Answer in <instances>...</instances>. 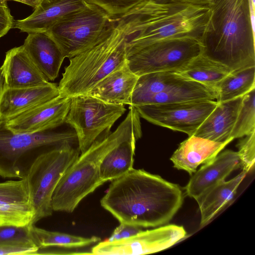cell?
<instances>
[{
    "label": "cell",
    "instance_id": "obj_4",
    "mask_svg": "<svg viewBox=\"0 0 255 255\" xmlns=\"http://www.w3.org/2000/svg\"><path fill=\"white\" fill-rule=\"evenodd\" d=\"M140 118L133 106L116 129L96 140L66 170L52 195L54 211L72 213L80 202L104 183L100 177L103 157L134 131L141 129Z\"/></svg>",
    "mask_w": 255,
    "mask_h": 255
},
{
    "label": "cell",
    "instance_id": "obj_38",
    "mask_svg": "<svg viewBox=\"0 0 255 255\" xmlns=\"http://www.w3.org/2000/svg\"><path fill=\"white\" fill-rule=\"evenodd\" d=\"M13 0L23 3L35 8L38 4L39 0Z\"/></svg>",
    "mask_w": 255,
    "mask_h": 255
},
{
    "label": "cell",
    "instance_id": "obj_11",
    "mask_svg": "<svg viewBox=\"0 0 255 255\" xmlns=\"http://www.w3.org/2000/svg\"><path fill=\"white\" fill-rule=\"evenodd\" d=\"M217 104L216 101L201 100L134 107L139 116L148 122L184 132L189 136L194 135Z\"/></svg>",
    "mask_w": 255,
    "mask_h": 255
},
{
    "label": "cell",
    "instance_id": "obj_25",
    "mask_svg": "<svg viewBox=\"0 0 255 255\" xmlns=\"http://www.w3.org/2000/svg\"><path fill=\"white\" fill-rule=\"evenodd\" d=\"M232 71L227 66L201 53L179 72L188 79L215 88Z\"/></svg>",
    "mask_w": 255,
    "mask_h": 255
},
{
    "label": "cell",
    "instance_id": "obj_8",
    "mask_svg": "<svg viewBox=\"0 0 255 255\" xmlns=\"http://www.w3.org/2000/svg\"><path fill=\"white\" fill-rule=\"evenodd\" d=\"M113 17L93 3L64 16L46 32L60 48L65 58L93 46L110 25Z\"/></svg>",
    "mask_w": 255,
    "mask_h": 255
},
{
    "label": "cell",
    "instance_id": "obj_15",
    "mask_svg": "<svg viewBox=\"0 0 255 255\" xmlns=\"http://www.w3.org/2000/svg\"><path fill=\"white\" fill-rule=\"evenodd\" d=\"M91 3V0H39L32 14L15 21L14 26L28 33L46 31L64 16Z\"/></svg>",
    "mask_w": 255,
    "mask_h": 255
},
{
    "label": "cell",
    "instance_id": "obj_10",
    "mask_svg": "<svg viewBox=\"0 0 255 255\" xmlns=\"http://www.w3.org/2000/svg\"><path fill=\"white\" fill-rule=\"evenodd\" d=\"M126 111L124 105L108 103L88 95L72 98L65 123L75 131L81 154L99 138L110 133Z\"/></svg>",
    "mask_w": 255,
    "mask_h": 255
},
{
    "label": "cell",
    "instance_id": "obj_21",
    "mask_svg": "<svg viewBox=\"0 0 255 255\" xmlns=\"http://www.w3.org/2000/svg\"><path fill=\"white\" fill-rule=\"evenodd\" d=\"M243 97L217 103L194 135L217 142L232 141L233 139L231 137V133Z\"/></svg>",
    "mask_w": 255,
    "mask_h": 255
},
{
    "label": "cell",
    "instance_id": "obj_13",
    "mask_svg": "<svg viewBox=\"0 0 255 255\" xmlns=\"http://www.w3.org/2000/svg\"><path fill=\"white\" fill-rule=\"evenodd\" d=\"M71 98L60 95L5 121L7 127L18 133H31L55 129L64 124Z\"/></svg>",
    "mask_w": 255,
    "mask_h": 255
},
{
    "label": "cell",
    "instance_id": "obj_5",
    "mask_svg": "<svg viewBox=\"0 0 255 255\" xmlns=\"http://www.w3.org/2000/svg\"><path fill=\"white\" fill-rule=\"evenodd\" d=\"M126 63L125 34L113 17L96 44L69 59L58 85L60 95L70 98L85 95L102 79Z\"/></svg>",
    "mask_w": 255,
    "mask_h": 255
},
{
    "label": "cell",
    "instance_id": "obj_20",
    "mask_svg": "<svg viewBox=\"0 0 255 255\" xmlns=\"http://www.w3.org/2000/svg\"><path fill=\"white\" fill-rule=\"evenodd\" d=\"M138 77L129 69L126 63L102 79L86 95L108 103L130 105L131 95Z\"/></svg>",
    "mask_w": 255,
    "mask_h": 255
},
{
    "label": "cell",
    "instance_id": "obj_19",
    "mask_svg": "<svg viewBox=\"0 0 255 255\" xmlns=\"http://www.w3.org/2000/svg\"><path fill=\"white\" fill-rule=\"evenodd\" d=\"M1 68L7 88L33 87L50 83L29 58L22 45L14 47L6 53Z\"/></svg>",
    "mask_w": 255,
    "mask_h": 255
},
{
    "label": "cell",
    "instance_id": "obj_35",
    "mask_svg": "<svg viewBox=\"0 0 255 255\" xmlns=\"http://www.w3.org/2000/svg\"><path fill=\"white\" fill-rule=\"evenodd\" d=\"M38 249L0 246V255H34Z\"/></svg>",
    "mask_w": 255,
    "mask_h": 255
},
{
    "label": "cell",
    "instance_id": "obj_28",
    "mask_svg": "<svg viewBox=\"0 0 255 255\" xmlns=\"http://www.w3.org/2000/svg\"><path fill=\"white\" fill-rule=\"evenodd\" d=\"M255 131V88L243 96L231 137L241 138Z\"/></svg>",
    "mask_w": 255,
    "mask_h": 255
},
{
    "label": "cell",
    "instance_id": "obj_3",
    "mask_svg": "<svg viewBox=\"0 0 255 255\" xmlns=\"http://www.w3.org/2000/svg\"><path fill=\"white\" fill-rule=\"evenodd\" d=\"M250 0H214L200 39L202 54L232 70L255 66Z\"/></svg>",
    "mask_w": 255,
    "mask_h": 255
},
{
    "label": "cell",
    "instance_id": "obj_22",
    "mask_svg": "<svg viewBox=\"0 0 255 255\" xmlns=\"http://www.w3.org/2000/svg\"><path fill=\"white\" fill-rule=\"evenodd\" d=\"M247 173L242 171L233 178L210 186L195 200L200 210V226L207 225L234 198Z\"/></svg>",
    "mask_w": 255,
    "mask_h": 255
},
{
    "label": "cell",
    "instance_id": "obj_30",
    "mask_svg": "<svg viewBox=\"0 0 255 255\" xmlns=\"http://www.w3.org/2000/svg\"><path fill=\"white\" fill-rule=\"evenodd\" d=\"M29 203L26 180H8L0 182V204Z\"/></svg>",
    "mask_w": 255,
    "mask_h": 255
},
{
    "label": "cell",
    "instance_id": "obj_39",
    "mask_svg": "<svg viewBox=\"0 0 255 255\" xmlns=\"http://www.w3.org/2000/svg\"><path fill=\"white\" fill-rule=\"evenodd\" d=\"M6 1V0H0V7L7 6Z\"/></svg>",
    "mask_w": 255,
    "mask_h": 255
},
{
    "label": "cell",
    "instance_id": "obj_9",
    "mask_svg": "<svg viewBox=\"0 0 255 255\" xmlns=\"http://www.w3.org/2000/svg\"><path fill=\"white\" fill-rule=\"evenodd\" d=\"M202 53L200 40L192 36L167 38L127 56V64L137 76L162 71H181Z\"/></svg>",
    "mask_w": 255,
    "mask_h": 255
},
{
    "label": "cell",
    "instance_id": "obj_1",
    "mask_svg": "<svg viewBox=\"0 0 255 255\" xmlns=\"http://www.w3.org/2000/svg\"><path fill=\"white\" fill-rule=\"evenodd\" d=\"M183 199L178 184L133 168L112 181L100 203L120 223L155 228L170 222Z\"/></svg>",
    "mask_w": 255,
    "mask_h": 255
},
{
    "label": "cell",
    "instance_id": "obj_36",
    "mask_svg": "<svg viewBox=\"0 0 255 255\" xmlns=\"http://www.w3.org/2000/svg\"><path fill=\"white\" fill-rule=\"evenodd\" d=\"M173 1L184 3L187 4L205 6L209 8L214 0H172Z\"/></svg>",
    "mask_w": 255,
    "mask_h": 255
},
{
    "label": "cell",
    "instance_id": "obj_26",
    "mask_svg": "<svg viewBox=\"0 0 255 255\" xmlns=\"http://www.w3.org/2000/svg\"><path fill=\"white\" fill-rule=\"evenodd\" d=\"M255 88V66L232 71L216 86V101L220 103L243 97Z\"/></svg>",
    "mask_w": 255,
    "mask_h": 255
},
{
    "label": "cell",
    "instance_id": "obj_2",
    "mask_svg": "<svg viewBox=\"0 0 255 255\" xmlns=\"http://www.w3.org/2000/svg\"><path fill=\"white\" fill-rule=\"evenodd\" d=\"M210 16L208 7L172 0H143L114 18L125 34L127 56L167 38L192 36L200 40Z\"/></svg>",
    "mask_w": 255,
    "mask_h": 255
},
{
    "label": "cell",
    "instance_id": "obj_37",
    "mask_svg": "<svg viewBox=\"0 0 255 255\" xmlns=\"http://www.w3.org/2000/svg\"><path fill=\"white\" fill-rule=\"evenodd\" d=\"M6 87L5 77L1 68H0V100L2 92Z\"/></svg>",
    "mask_w": 255,
    "mask_h": 255
},
{
    "label": "cell",
    "instance_id": "obj_14",
    "mask_svg": "<svg viewBox=\"0 0 255 255\" xmlns=\"http://www.w3.org/2000/svg\"><path fill=\"white\" fill-rule=\"evenodd\" d=\"M60 95L58 85L5 87L0 100V121H7Z\"/></svg>",
    "mask_w": 255,
    "mask_h": 255
},
{
    "label": "cell",
    "instance_id": "obj_24",
    "mask_svg": "<svg viewBox=\"0 0 255 255\" xmlns=\"http://www.w3.org/2000/svg\"><path fill=\"white\" fill-rule=\"evenodd\" d=\"M188 79L178 71H162L138 76L130 99L133 107L145 105L148 100L157 93L183 84Z\"/></svg>",
    "mask_w": 255,
    "mask_h": 255
},
{
    "label": "cell",
    "instance_id": "obj_34",
    "mask_svg": "<svg viewBox=\"0 0 255 255\" xmlns=\"http://www.w3.org/2000/svg\"><path fill=\"white\" fill-rule=\"evenodd\" d=\"M14 21L8 7H0V38L13 26Z\"/></svg>",
    "mask_w": 255,
    "mask_h": 255
},
{
    "label": "cell",
    "instance_id": "obj_18",
    "mask_svg": "<svg viewBox=\"0 0 255 255\" xmlns=\"http://www.w3.org/2000/svg\"><path fill=\"white\" fill-rule=\"evenodd\" d=\"M240 167L237 151L226 150L213 160L196 170L184 187L186 195L195 199L210 186L225 180L234 170Z\"/></svg>",
    "mask_w": 255,
    "mask_h": 255
},
{
    "label": "cell",
    "instance_id": "obj_31",
    "mask_svg": "<svg viewBox=\"0 0 255 255\" xmlns=\"http://www.w3.org/2000/svg\"><path fill=\"white\" fill-rule=\"evenodd\" d=\"M241 138L237 144V152L240 159V167L247 174L255 167V131Z\"/></svg>",
    "mask_w": 255,
    "mask_h": 255
},
{
    "label": "cell",
    "instance_id": "obj_12",
    "mask_svg": "<svg viewBox=\"0 0 255 255\" xmlns=\"http://www.w3.org/2000/svg\"><path fill=\"white\" fill-rule=\"evenodd\" d=\"M187 236L184 227L174 224L164 225L141 231L126 239L99 242L91 250L97 255H133L155 253L166 250Z\"/></svg>",
    "mask_w": 255,
    "mask_h": 255
},
{
    "label": "cell",
    "instance_id": "obj_6",
    "mask_svg": "<svg viewBox=\"0 0 255 255\" xmlns=\"http://www.w3.org/2000/svg\"><path fill=\"white\" fill-rule=\"evenodd\" d=\"M65 142H77L74 129L18 133L0 121V176L24 179L39 155Z\"/></svg>",
    "mask_w": 255,
    "mask_h": 255
},
{
    "label": "cell",
    "instance_id": "obj_16",
    "mask_svg": "<svg viewBox=\"0 0 255 255\" xmlns=\"http://www.w3.org/2000/svg\"><path fill=\"white\" fill-rule=\"evenodd\" d=\"M231 142H217L192 135L180 143L170 159L174 168L191 176L199 165L213 160Z\"/></svg>",
    "mask_w": 255,
    "mask_h": 255
},
{
    "label": "cell",
    "instance_id": "obj_29",
    "mask_svg": "<svg viewBox=\"0 0 255 255\" xmlns=\"http://www.w3.org/2000/svg\"><path fill=\"white\" fill-rule=\"evenodd\" d=\"M30 225H0V246L38 248L32 240Z\"/></svg>",
    "mask_w": 255,
    "mask_h": 255
},
{
    "label": "cell",
    "instance_id": "obj_7",
    "mask_svg": "<svg viewBox=\"0 0 255 255\" xmlns=\"http://www.w3.org/2000/svg\"><path fill=\"white\" fill-rule=\"evenodd\" d=\"M73 144L65 142L42 153L30 166L24 179L34 213L31 224L52 214L53 192L66 170L80 155L78 147Z\"/></svg>",
    "mask_w": 255,
    "mask_h": 255
},
{
    "label": "cell",
    "instance_id": "obj_17",
    "mask_svg": "<svg viewBox=\"0 0 255 255\" xmlns=\"http://www.w3.org/2000/svg\"><path fill=\"white\" fill-rule=\"evenodd\" d=\"M22 46L49 81L57 78L65 57L57 43L46 31L28 33Z\"/></svg>",
    "mask_w": 255,
    "mask_h": 255
},
{
    "label": "cell",
    "instance_id": "obj_33",
    "mask_svg": "<svg viewBox=\"0 0 255 255\" xmlns=\"http://www.w3.org/2000/svg\"><path fill=\"white\" fill-rule=\"evenodd\" d=\"M140 227L120 223V224L113 231L110 237L107 240L109 242L118 241L130 238L140 232Z\"/></svg>",
    "mask_w": 255,
    "mask_h": 255
},
{
    "label": "cell",
    "instance_id": "obj_27",
    "mask_svg": "<svg viewBox=\"0 0 255 255\" xmlns=\"http://www.w3.org/2000/svg\"><path fill=\"white\" fill-rule=\"evenodd\" d=\"M30 231L32 240L38 248L47 247L66 249L83 248L98 243L101 240L96 236L87 238L50 231L36 227L33 224H31Z\"/></svg>",
    "mask_w": 255,
    "mask_h": 255
},
{
    "label": "cell",
    "instance_id": "obj_23",
    "mask_svg": "<svg viewBox=\"0 0 255 255\" xmlns=\"http://www.w3.org/2000/svg\"><path fill=\"white\" fill-rule=\"evenodd\" d=\"M141 135V129L134 131L103 157L100 166V177L103 183L117 179L133 168L135 143Z\"/></svg>",
    "mask_w": 255,
    "mask_h": 255
},
{
    "label": "cell",
    "instance_id": "obj_32",
    "mask_svg": "<svg viewBox=\"0 0 255 255\" xmlns=\"http://www.w3.org/2000/svg\"><path fill=\"white\" fill-rule=\"evenodd\" d=\"M143 0H91L104 9L111 17L119 16L132 8Z\"/></svg>",
    "mask_w": 255,
    "mask_h": 255
}]
</instances>
